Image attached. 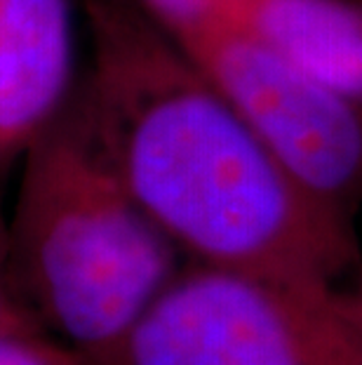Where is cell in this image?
Returning <instances> with one entry per match:
<instances>
[{
	"mask_svg": "<svg viewBox=\"0 0 362 365\" xmlns=\"http://www.w3.org/2000/svg\"><path fill=\"white\" fill-rule=\"evenodd\" d=\"M80 99L118 180L188 262L334 283L353 222L280 168L188 50L134 0H82Z\"/></svg>",
	"mask_w": 362,
	"mask_h": 365,
	"instance_id": "6da1fadb",
	"label": "cell"
},
{
	"mask_svg": "<svg viewBox=\"0 0 362 365\" xmlns=\"http://www.w3.org/2000/svg\"><path fill=\"white\" fill-rule=\"evenodd\" d=\"M14 173L10 240L21 294L52 337L80 361L97 359L172 281L179 252L118 180L78 88Z\"/></svg>",
	"mask_w": 362,
	"mask_h": 365,
	"instance_id": "7a4b0ae2",
	"label": "cell"
},
{
	"mask_svg": "<svg viewBox=\"0 0 362 365\" xmlns=\"http://www.w3.org/2000/svg\"><path fill=\"white\" fill-rule=\"evenodd\" d=\"M82 365H362V309L334 283L188 262Z\"/></svg>",
	"mask_w": 362,
	"mask_h": 365,
	"instance_id": "3957f363",
	"label": "cell"
},
{
	"mask_svg": "<svg viewBox=\"0 0 362 365\" xmlns=\"http://www.w3.org/2000/svg\"><path fill=\"white\" fill-rule=\"evenodd\" d=\"M176 41L284 173L313 200L353 222L362 203V99L299 71L214 7Z\"/></svg>",
	"mask_w": 362,
	"mask_h": 365,
	"instance_id": "277c9868",
	"label": "cell"
},
{
	"mask_svg": "<svg viewBox=\"0 0 362 365\" xmlns=\"http://www.w3.org/2000/svg\"><path fill=\"white\" fill-rule=\"evenodd\" d=\"M82 0H0V177L71 102L82 73Z\"/></svg>",
	"mask_w": 362,
	"mask_h": 365,
	"instance_id": "5b68a950",
	"label": "cell"
},
{
	"mask_svg": "<svg viewBox=\"0 0 362 365\" xmlns=\"http://www.w3.org/2000/svg\"><path fill=\"white\" fill-rule=\"evenodd\" d=\"M287 64L362 99V0H212Z\"/></svg>",
	"mask_w": 362,
	"mask_h": 365,
	"instance_id": "8992f818",
	"label": "cell"
},
{
	"mask_svg": "<svg viewBox=\"0 0 362 365\" xmlns=\"http://www.w3.org/2000/svg\"><path fill=\"white\" fill-rule=\"evenodd\" d=\"M5 182L0 177V332L45 330L26 304L17 281L10 240V207L5 203ZM48 332V330H45Z\"/></svg>",
	"mask_w": 362,
	"mask_h": 365,
	"instance_id": "52a82bcc",
	"label": "cell"
},
{
	"mask_svg": "<svg viewBox=\"0 0 362 365\" xmlns=\"http://www.w3.org/2000/svg\"><path fill=\"white\" fill-rule=\"evenodd\" d=\"M0 365H82L80 356L45 330L0 332Z\"/></svg>",
	"mask_w": 362,
	"mask_h": 365,
	"instance_id": "ba28073f",
	"label": "cell"
},
{
	"mask_svg": "<svg viewBox=\"0 0 362 365\" xmlns=\"http://www.w3.org/2000/svg\"><path fill=\"white\" fill-rule=\"evenodd\" d=\"M134 3L142 5L174 36L198 24L212 10V0H134Z\"/></svg>",
	"mask_w": 362,
	"mask_h": 365,
	"instance_id": "9c48e42d",
	"label": "cell"
},
{
	"mask_svg": "<svg viewBox=\"0 0 362 365\" xmlns=\"http://www.w3.org/2000/svg\"><path fill=\"white\" fill-rule=\"evenodd\" d=\"M356 299H358V304H360V309H362V292L358 294V297H356Z\"/></svg>",
	"mask_w": 362,
	"mask_h": 365,
	"instance_id": "30bf717a",
	"label": "cell"
}]
</instances>
